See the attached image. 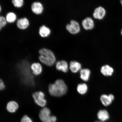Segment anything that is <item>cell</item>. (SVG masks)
Instances as JSON below:
<instances>
[{
    "label": "cell",
    "mask_w": 122,
    "mask_h": 122,
    "mask_svg": "<svg viewBox=\"0 0 122 122\" xmlns=\"http://www.w3.org/2000/svg\"><path fill=\"white\" fill-rule=\"evenodd\" d=\"M48 89L50 95L57 97L65 95L68 90L66 85L64 81L61 79H58L54 83L50 84Z\"/></svg>",
    "instance_id": "obj_1"
},
{
    "label": "cell",
    "mask_w": 122,
    "mask_h": 122,
    "mask_svg": "<svg viewBox=\"0 0 122 122\" xmlns=\"http://www.w3.org/2000/svg\"><path fill=\"white\" fill-rule=\"evenodd\" d=\"M39 52L40 54L39 58L42 63L50 66L54 65L56 62V57L51 50L44 48L40 50Z\"/></svg>",
    "instance_id": "obj_2"
},
{
    "label": "cell",
    "mask_w": 122,
    "mask_h": 122,
    "mask_svg": "<svg viewBox=\"0 0 122 122\" xmlns=\"http://www.w3.org/2000/svg\"><path fill=\"white\" fill-rule=\"evenodd\" d=\"M51 112L49 109L44 107L41 110L39 114V117L42 122H56L57 118L55 116L50 115Z\"/></svg>",
    "instance_id": "obj_3"
},
{
    "label": "cell",
    "mask_w": 122,
    "mask_h": 122,
    "mask_svg": "<svg viewBox=\"0 0 122 122\" xmlns=\"http://www.w3.org/2000/svg\"><path fill=\"white\" fill-rule=\"evenodd\" d=\"M33 98L36 104L42 107L46 106V101L45 99V94L41 91L36 92L32 94Z\"/></svg>",
    "instance_id": "obj_4"
},
{
    "label": "cell",
    "mask_w": 122,
    "mask_h": 122,
    "mask_svg": "<svg viewBox=\"0 0 122 122\" xmlns=\"http://www.w3.org/2000/svg\"><path fill=\"white\" fill-rule=\"evenodd\" d=\"M67 30L72 34H76L80 31V24L77 21L74 20L71 21L70 24H67L66 26Z\"/></svg>",
    "instance_id": "obj_5"
},
{
    "label": "cell",
    "mask_w": 122,
    "mask_h": 122,
    "mask_svg": "<svg viewBox=\"0 0 122 122\" xmlns=\"http://www.w3.org/2000/svg\"><path fill=\"white\" fill-rule=\"evenodd\" d=\"M106 14V11L104 8L100 6L94 10L93 16L96 19L102 20L104 18Z\"/></svg>",
    "instance_id": "obj_6"
},
{
    "label": "cell",
    "mask_w": 122,
    "mask_h": 122,
    "mask_svg": "<svg viewBox=\"0 0 122 122\" xmlns=\"http://www.w3.org/2000/svg\"><path fill=\"white\" fill-rule=\"evenodd\" d=\"M114 99V97L112 94L109 95L103 94L101 96L100 100L104 106H107L110 105Z\"/></svg>",
    "instance_id": "obj_7"
},
{
    "label": "cell",
    "mask_w": 122,
    "mask_h": 122,
    "mask_svg": "<svg viewBox=\"0 0 122 122\" xmlns=\"http://www.w3.org/2000/svg\"><path fill=\"white\" fill-rule=\"evenodd\" d=\"M83 28L86 30L92 29L94 26L93 20L90 17H87L84 19L82 22Z\"/></svg>",
    "instance_id": "obj_8"
},
{
    "label": "cell",
    "mask_w": 122,
    "mask_h": 122,
    "mask_svg": "<svg viewBox=\"0 0 122 122\" xmlns=\"http://www.w3.org/2000/svg\"><path fill=\"white\" fill-rule=\"evenodd\" d=\"M43 7L40 2H35L32 4L31 10L33 13L36 15L41 14L43 10Z\"/></svg>",
    "instance_id": "obj_9"
},
{
    "label": "cell",
    "mask_w": 122,
    "mask_h": 122,
    "mask_svg": "<svg viewBox=\"0 0 122 122\" xmlns=\"http://www.w3.org/2000/svg\"><path fill=\"white\" fill-rule=\"evenodd\" d=\"M57 69L62 72L66 73L68 71V65L66 61L64 60L58 61L56 64Z\"/></svg>",
    "instance_id": "obj_10"
},
{
    "label": "cell",
    "mask_w": 122,
    "mask_h": 122,
    "mask_svg": "<svg viewBox=\"0 0 122 122\" xmlns=\"http://www.w3.org/2000/svg\"><path fill=\"white\" fill-rule=\"evenodd\" d=\"M17 26L21 30H25L29 26V22L28 19L26 18L20 19L17 22Z\"/></svg>",
    "instance_id": "obj_11"
},
{
    "label": "cell",
    "mask_w": 122,
    "mask_h": 122,
    "mask_svg": "<svg viewBox=\"0 0 122 122\" xmlns=\"http://www.w3.org/2000/svg\"><path fill=\"white\" fill-rule=\"evenodd\" d=\"M102 74L106 76H112L114 72V69L109 65H106L102 66L101 69Z\"/></svg>",
    "instance_id": "obj_12"
},
{
    "label": "cell",
    "mask_w": 122,
    "mask_h": 122,
    "mask_svg": "<svg viewBox=\"0 0 122 122\" xmlns=\"http://www.w3.org/2000/svg\"><path fill=\"white\" fill-rule=\"evenodd\" d=\"M31 69L33 74L37 76L41 74L42 71L41 65L38 63H34L31 66Z\"/></svg>",
    "instance_id": "obj_13"
},
{
    "label": "cell",
    "mask_w": 122,
    "mask_h": 122,
    "mask_svg": "<svg viewBox=\"0 0 122 122\" xmlns=\"http://www.w3.org/2000/svg\"><path fill=\"white\" fill-rule=\"evenodd\" d=\"M81 66L79 62L76 61H72L70 62V68L73 73H77L80 71Z\"/></svg>",
    "instance_id": "obj_14"
},
{
    "label": "cell",
    "mask_w": 122,
    "mask_h": 122,
    "mask_svg": "<svg viewBox=\"0 0 122 122\" xmlns=\"http://www.w3.org/2000/svg\"><path fill=\"white\" fill-rule=\"evenodd\" d=\"M50 29L45 25H42L39 29V33L41 36L43 38L48 37L51 33Z\"/></svg>",
    "instance_id": "obj_15"
},
{
    "label": "cell",
    "mask_w": 122,
    "mask_h": 122,
    "mask_svg": "<svg viewBox=\"0 0 122 122\" xmlns=\"http://www.w3.org/2000/svg\"><path fill=\"white\" fill-rule=\"evenodd\" d=\"M19 108V105L16 102L14 101L9 102L7 103V109L10 113L15 112Z\"/></svg>",
    "instance_id": "obj_16"
},
{
    "label": "cell",
    "mask_w": 122,
    "mask_h": 122,
    "mask_svg": "<svg viewBox=\"0 0 122 122\" xmlns=\"http://www.w3.org/2000/svg\"><path fill=\"white\" fill-rule=\"evenodd\" d=\"M97 117L99 120L102 122L106 121L109 118V113L105 110L99 111L97 113Z\"/></svg>",
    "instance_id": "obj_17"
},
{
    "label": "cell",
    "mask_w": 122,
    "mask_h": 122,
    "mask_svg": "<svg viewBox=\"0 0 122 122\" xmlns=\"http://www.w3.org/2000/svg\"><path fill=\"white\" fill-rule=\"evenodd\" d=\"M91 74V71L88 69H83L80 71L81 79L85 81H87L89 80Z\"/></svg>",
    "instance_id": "obj_18"
},
{
    "label": "cell",
    "mask_w": 122,
    "mask_h": 122,
    "mask_svg": "<svg viewBox=\"0 0 122 122\" xmlns=\"http://www.w3.org/2000/svg\"><path fill=\"white\" fill-rule=\"evenodd\" d=\"M5 19L7 22L10 23L14 22L16 19V16L13 12L8 13L6 16Z\"/></svg>",
    "instance_id": "obj_19"
},
{
    "label": "cell",
    "mask_w": 122,
    "mask_h": 122,
    "mask_svg": "<svg viewBox=\"0 0 122 122\" xmlns=\"http://www.w3.org/2000/svg\"><path fill=\"white\" fill-rule=\"evenodd\" d=\"M78 92L81 94H84L88 90L87 85L85 83L79 84L77 88Z\"/></svg>",
    "instance_id": "obj_20"
},
{
    "label": "cell",
    "mask_w": 122,
    "mask_h": 122,
    "mask_svg": "<svg viewBox=\"0 0 122 122\" xmlns=\"http://www.w3.org/2000/svg\"><path fill=\"white\" fill-rule=\"evenodd\" d=\"M24 0H12V3L15 7L20 8L24 4Z\"/></svg>",
    "instance_id": "obj_21"
},
{
    "label": "cell",
    "mask_w": 122,
    "mask_h": 122,
    "mask_svg": "<svg viewBox=\"0 0 122 122\" xmlns=\"http://www.w3.org/2000/svg\"><path fill=\"white\" fill-rule=\"evenodd\" d=\"M5 18L3 16H0V30L4 27L7 24Z\"/></svg>",
    "instance_id": "obj_22"
},
{
    "label": "cell",
    "mask_w": 122,
    "mask_h": 122,
    "mask_svg": "<svg viewBox=\"0 0 122 122\" xmlns=\"http://www.w3.org/2000/svg\"><path fill=\"white\" fill-rule=\"evenodd\" d=\"M21 122H33L29 117L27 115H25L21 119Z\"/></svg>",
    "instance_id": "obj_23"
},
{
    "label": "cell",
    "mask_w": 122,
    "mask_h": 122,
    "mask_svg": "<svg viewBox=\"0 0 122 122\" xmlns=\"http://www.w3.org/2000/svg\"><path fill=\"white\" fill-rule=\"evenodd\" d=\"M5 88V85L3 81L0 78V91L2 90Z\"/></svg>",
    "instance_id": "obj_24"
},
{
    "label": "cell",
    "mask_w": 122,
    "mask_h": 122,
    "mask_svg": "<svg viewBox=\"0 0 122 122\" xmlns=\"http://www.w3.org/2000/svg\"><path fill=\"white\" fill-rule=\"evenodd\" d=\"M120 3L122 6V0H120Z\"/></svg>",
    "instance_id": "obj_25"
},
{
    "label": "cell",
    "mask_w": 122,
    "mask_h": 122,
    "mask_svg": "<svg viewBox=\"0 0 122 122\" xmlns=\"http://www.w3.org/2000/svg\"><path fill=\"white\" fill-rule=\"evenodd\" d=\"M1 10V8L0 5V12Z\"/></svg>",
    "instance_id": "obj_26"
},
{
    "label": "cell",
    "mask_w": 122,
    "mask_h": 122,
    "mask_svg": "<svg viewBox=\"0 0 122 122\" xmlns=\"http://www.w3.org/2000/svg\"><path fill=\"white\" fill-rule=\"evenodd\" d=\"M121 35H122V29L121 30Z\"/></svg>",
    "instance_id": "obj_27"
},
{
    "label": "cell",
    "mask_w": 122,
    "mask_h": 122,
    "mask_svg": "<svg viewBox=\"0 0 122 122\" xmlns=\"http://www.w3.org/2000/svg\"><path fill=\"white\" fill-rule=\"evenodd\" d=\"M95 122H100V121H96Z\"/></svg>",
    "instance_id": "obj_28"
}]
</instances>
